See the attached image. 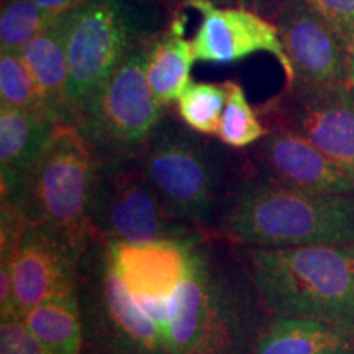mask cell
Here are the masks:
<instances>
[{"mask_svg":"<svg viewBox=\"0 0 354 354\" xmlns=\"http://www.w3.org/2000/svg\"><path fill=\"white\" fill-rule=\"evenodd\" d=\"M245 269L269 315L310 318L354 333V243L245 246Z\"/></svg>","mask_w":354,"mask_h":354,"instance_id":"1","label":"cell"},{"mask_svg":"<svg viewBox=\"0 0 354 354\" xmlns=\"http://www.w3.org/2000/svg\"><path fill=\"white\" fill-rule=\"evenodd\" d=\"M218 232L241 246L354 243V194L304 192L261 176L234 190L221 209Z\"/></svg>","mask_w":354,"mask_h":354,"instance_id":"2","label":"cell"},{"mask_svg":"<svg viewBox=\"0 0 354 354\" xmlns=\"http://www.w3.org/2000/svg\"><path fill=\"white\" fill-rule=\"evenodd\" d=\"M263 322L243 282L201 238L167 304L169 354H251Z\"/></svg>","mask_w":354,"mask_h":354,"instance_id":"3","label":"cell"},{"mask_svg":"<svg viewBox=\"0 0 354 354\" xmlns=\"http://www.w3.org/2000/svg\"><path fill=\"white\" fill-rule=\"evenodd\" d=\"M77 299L84 353L169 354L165 333L128 290L105 241L92 238L84 251L79 263Z\"/></svg>","mask_w":354,"mask_h":354,"instance_id":"4","label":"cell"},{"mask_svg":"<svg viewBox=\"0 0 354 354\" xmlns=\"http://www.w3.org/2000/svg\"><path fill=\"white\" fill-rule=\"evenodd\" d=\"M148 50L131 46L112 74L74 112L97 162L136 158L161 122L162 105L146 76Z\"/></svg>","mask_w":354,"mask_h":354,"instance_id":"5","label":"cell"},{"mask_svg":"<svg viewBox=\"0 0 354 354\" xmlns=\"http://www.w3.org/2000/svg\"><path fill=\"white\" fill-rule=\"evenodd\" d=\"M95 172V154L82 133L74 123H59L26 177L21 196L26 223L43 225L87 248Z\"/></svg>","mask_w":354,"mask_h":354,"instance_id":"6","label":"cell"},{"mask_svg":"<svg viewBox=\"0 0 354 354\" xmlns=\"http://www.w3.org/2000/svg\"><path fill=\"white\" fill-rule=\"evenodd\" d=\"M88 228L91 240L109 243L184 240L196 234L169 214L140 156L97 162Z\"/></svg>","mask_w":354,"mask_h":354,"instance_id":"7","label":"cell"},{"mask_svg":"<svg viewBox=\"0 0 354 354\" xmlns=\"http://www.w3.org/2000/svg\"><path fill=\"white\" fill-rule=\"evenodd\" d=\"M140 161L149 184L176 220L205 225L212 218L220 194V174L214 156L202 143L185 133H153Z\"/></svg>","mask_w":354,"mask_h":354,"instance_id":"8","label":"cell"},{"mask_svg":"<svg viewBox=\"0 0 354 354\" xmlns=\"http://www.w3.org/2000/svg\"><path fill=\"white\" fill-rule=\"evenodd\" d=\"M268 127L299 133L354 183V86L294 81L261 109Z\"/></svg>","mask_w":354,"mask_h":354,"instance_id":"9","label":"cell"},{"mask_svg":"<svg viewBox=\"0 0 354 354\" xmlns=\"http://www.w3.org/2000/svg\"><path fill=\"white\" fill-rule=\"evenodd\" d=\"M69 107H81L130 50V26L120 0H84L68 13Z\"/></svg>","mask_w":354,"mask_h":354,"instance_id":"10","label":"cell"},{"mask_svg":"<svg viewBox=\"0 0 354 354\" xmlns=\"http://www.w3.org/2000/svg\"><path fill=\"white\" fill-rule=\"evenodd\" d=\"M86 251L38 223H26L10 259L15 312L77 294L79 263Z\"/></svg>","mask_w":354,"mask_h":354,"instance_id":"11","label":"cell"},{"mask_svg":"<svg viewBox=\"0 0 354 354\" xmlns=\"http://www.w3.org/2000/svg\"><path fill=\"white\" fill-rule=\"evenodd\" d=\"M274 25L294 69V81L349 82V41L305 0H284Z\"/></svg>","mask_w":354,"mask_h":354,"instance_id":"12","label":"cell"},{"mask_svg":"<svg viewBox=\"0 0 354 354\" xmlns=\"http://www.w3.org/2000/svg\"><path fill=\"white\" fill-rule=\"evenodd\" d=\"M185 3L202 15V24L192 39L197 61L228 64L264 51L276 57L282 66L286 86L294 82V69L276 25L246 8H221L210 0H187Z\"/></svg>","mask_w":354,"mask_h":354,"instance_id":"13","label":"cell"},{"mask_svg":"<svg viewBox=\"0 0 354 354\" xmlns=\"http://www.w3.org/2000/svg\"><path fill=\"white\" fill-rule=\"evenodd\" d=\"M268 179L312 194H354V183L315 145L284 127H271L254 146Z\"/></svg>","mask_w":354,"mask_h":354,"instance_id":"14","label":"cell"},{"mask_svg":"<svg viewBox=\"0 0 354 354\" xmlns=\"http://www.w3.org/2000/svg\"><path fill=\"white\" fill-rule=\"evenodd\" d=\"M194 234L184 240L149 243H109L112 261L128 290L140 300L169 302L187 276L196 243Z\"/></svg>","mask_w":354,"mask_h":354,"instance_id":"15","label":"cell"},{"mask_svg":"<svg viewBox=\"0 0 354 354\" xmlns=\"http://www.w3.org/2000/svg\"><path fill=\"white\" fill-rule=\"evenodd\" d=\"M59 123L53 115L0 105L2 198H21L26 177Z\"/></svg>","mask_w":354,"mask_h":354,"instance_id":"16","label":"cell"},{"mask_svg":"<svg viewBox=\"0 0 354 354\" xmlns=\"http://www.w3.org/2000/svg\"><path fill=\"white\" fill-rule=\"evenodd\" d=\"M251 354H354V333L310 318L271 315Z\"/></svg>","mask_w":354,"mask_h":354,"instance_id":"17","label":"cell"},{"mask_svg":"<svg viewBox=\"0 0 354 354\" xmlns=\"http://www.w3.org/2000/svg\"><path fill=\"white\" fill-rule=\"evenodd\" d=\"M68 15H63L50 30L38 35L20 51L33 74L43 99L63 123H73L69 107V61L66 48Z\"/></svg>","mask_w":354,"mask_h":354,"instance_id":"18","label":"cell"},{"mask_svg":"<svg viewBox=\"0 0 354 354\" xmlns=\"http://www.w3.org/2000/svg\"><path fill=\"white\" fill-rule=\"evenodd\" d=\"M194 61L192 41L184 37V19L174 20L169 32L162 35L148 50L146 76L153 94L165 107L179 100L190 84Z\"/></svg>","mask_w":354,"mask_h":354,"instance_id":"19","label":"cell"},{"mask_svg":"<svg viewBox=\"0 0 354 354\" xmlns=\"http://www.w3.org/2000/svg\"><path fill=\"white\" fill-rule=\"evenodd\" d=\"M20 317L51 354L84 353V325L77 294L44 300L25 310Z\"/></svg>","mask_w":354,"mask_h":354,"instance_id":"20","label":"cell"},{"mask_svg":"<svg viewBox=\"0 0 354 354\" xmlns=\"http://www.w3.org/2000/svg\"><path fill=\"white\" fill-rule=\"evenodd\" d=\"M61 17L43 10L32 0H2L0 8V48L20 53L25 44L50 30Z\"/></svg>","mask_w":354,"mask_h":354,"instance_id":"21","label":"cell"},{"mask_svg":"<svg viewBox=\"0 0 354 354\" xmlns=\"http://www.w3.org/2000/svg\"><path fill=\"white\" fill-rule=\"evenodd\" d=\"M223 86L227 91V102L216 136L221 143L234 149L256 145L268 133V128L263 125L261 118L250 105L240 84L228 81Z\"/></svg>","mask_w":354,"mask_h":354,"instance_id":"22","label":"cell"},{"mask_svg":"<svg viewBox=\"0 0 354 354\" xmlns=\"http://www.w3.org/2000/svg\"><path fill=\"white\" fill-rule=\"evenodd\" d=\"M0 105L48 113L57 118L44 102L25 59L15 51L0 53Z\"/></svg>","mask_w":354,"mask_h":354,"instance_id":"23","label":"cell"},{"mask_svg":"<svg viewBox=\"0 0 354 354\" xmlns=\"http://www.w3.org/2000/svg\"><path fill=\"white\" fill-rule=\"evenodd\" d=\"M227 91L221 84L190 82L177 100L180 120L201 135H218Z\"/></svg>","mask_w":354,"mask_h":354,"instance_id":"24","label":"cell"},{"mask_svg":"<svg viewBox=\"0 0 354 354\" xmlns=\"http://www.w3.org/2000/svg\"><path fill=\"white\" fill-rule=\"evenodd\" d=\"M0 354H51L17 312L0 315Z\"/></svg>","mask_w":354,"mask_h":354,"instance_id":"25","label":"cell"},{"mask_svg":"<svg viewBox=\"0 0 354 354\" xmlns=\"http://www.w3.org/2000/svg\"><path fill=\"white\" fill-rule=\"evenodd\" d=\"M351 44L354 38V0H305Z\"/></svg>","mask_w":354,"mask_h":354,"instance_id":"26","label":"cell"},{"mask_svg":"<svg viewBox=\"0 0 354 354\" xmlns=\"http://www.w3.org/2000/svg\"><path fill=\"white\" fill-rule=\"evenodd\" d=\"M32 2L41 7L43 10L53 13V15L63 17L77 8L84 0H32Z\"/></svg>","mask_w":354,"mask_h":354,"instance_id":"27","label":"cell"},{"mask_svg":"<svg viewBox=\"0 0 354 354\" xmlns=\"http://www.w3.org/2000/svg\"><path fill=\"white\" fill-rule=\"evenodd\" d=\"M349 82L354 86V38L349 44Z\"/></svg>","mask_w":354,"mask_h":354,"instance_id":"28","label":"cell"},{"mask_svg":"<svg viewBox=\"0 0 354 354\" xmlns=\"http://www.w3.org/2000/svg\"><path fill=\"white\" fill-rule=\"evenodd\" d=\"M258 2H271V0H258ZM277 2H279V6H281V3L284 2V0H277Z\"/></svg>","mask_w":354,"mask_h":354,"instance_id":"29","label":"cell"}]
</instances>
